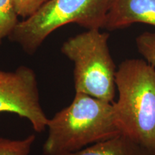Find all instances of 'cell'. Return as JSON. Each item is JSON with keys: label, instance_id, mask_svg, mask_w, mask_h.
Listing matches in <instances>:
<instances>
[{"label": "cell", "instance_id": "7a4b0ae2", "mask_svg": "<svg viewBox=\"0 0 155 155\" xmlns=\"http://www.w3.org/2000/svg\"><path fill=\"white\" fill-rule=\"evenodd\" d=\"M45 155L77 152L120 134L113 103L75 93L73 101L49 119Z\"/></svg>", "mask_w": 155, "mask_h": 155}, {"label": "cell", "instance_id": "ba28073f", "mask_svg": "<svg viewBox=\"0 0 155 155\" xmlns=\"http://www.w3.org/2000/svg\"><path fill=\"white\" fill-rule=\"evenodd\" d=\"M18 17L12 0H0V44L15 30L19 22Z\"/></svg>", "mask_w": 155, "mask_h": 155}, {"label": "cell", "instance_id": "5b68a950", "mask_svg": "<svg viewBox=\"0 0 155 155\" xmlns=\"http://www.w3.org/2000/svg\"><path fill=\"white\" fill-rule=\"evenodd\" d=\"M17 114L30 122L37 133L47 128L49 119L40 104L36 75L27 66L14 71L0 69V113Z\"/></svg>", "mask_w": 155, "mask_h": 155}, {"label": "cell", "instance_id": "6da1fadb", "mask_svg": "<svg viewBox=\"0 0 155 155\" xmlns=\"http://www.w3.org/2000/svg\"><path fill=\"white\" fill-rule=\"evenodd\" d=\"M119 97L113 103L122 134L155 155V70L141 59H128L116 69Z\"/></svg>", "mask_w": 155, "mask_h": 155}, {"label": "cell", "instance_id": "30bf717a", "mask_svg": "<svg viewBox=\"0 0 155 155\" xmlns=\"http://www.w3.org/2000/svg\"><path fill=\"white\" fill-rule=\"evenodd\" d=\"M139 53L155 70V32H145L136 39Z\"/></svg>", "mask_w": 155, "mask_h": 155}, {"label": "cell", "instance_id": "277c9868", "mask_svg": "<svg viewBox=\"0 0 155 155\" xmlns=\"http://www.w3.org/2000/svg\"><path fill=\"white\" fill-rule=\"evenodd\" d=\"M111 0H48L19 22L9 36L26 53H34L53 31L70 23L91 30L104 27Z\"/></svg>", "mask_w": 155, "mask_h": 155}, {"label": "cell", "instance_id": "3957f363", "mask_svg": "<svg viewBox=\"0 0 155 155\" xmlns=\"http://www.w3.org/2000/svg\"><path fill=\"white\" fill-rule=\"evenodd\" d=\"M108 33L91 29L69 38L61 52L74 65L75 93L113 103L116 68L108 45Z\"/></svg>", "mask_w": 155, "mask_h": 155}, {"label": "cell", "instance_id": "8992f818", "mask_svg": "<svg viewBox=\"0 0 155 155\" xmlns=\"http://www.w3.org/2000/svg\"><path fill=\"white\" fill-rule=\"evenodd\" d=\"M134 23L155 27V0H111L104 28L113 30Z\"/></svg>", "mask_w": 155, "mask_h": 155}, {"label": "cell", "instance_id": "9c48e42d", "mask_svg": "<svg viewBox=\"0 0 155 155\" xmlns=\"http://www.w3.org/2000/svg\"><path fill=\"white\" fill-rule=\"evenodd\" d=\"M35 139V134L21 139L0 137V155H29Z\"/></svg>", "mask_w": 155, "mask_h": 155}, {"label": "cell", "instance_id": "52a82bcc", "mask_svg": "<svg viewBox=\"0 0 155 155\" xmlns=\"http://www.w3.org/2000/svg\"><path fill=\"white\" fill-rule=\"evenodd\" d=\"M62 155H150L149 153L124 134L100 141L77 152Z\"/></svg>", "mask_w": 155, "mask_h": 155}, {"label": "cell", "instance_id": "8fae6325", "mask_svg": "<svg viewBox=\"0 0 155 155\" xmlns=\"http://www.w3.org/2000/svg\"><path fill=\"white\" fill-rule=\"evenodd\" d=\"M48 0H12L18 16L26 19L36 12Z\"/></svg>", "mask_w": 155, "mask_h": 155}]
</instances>
